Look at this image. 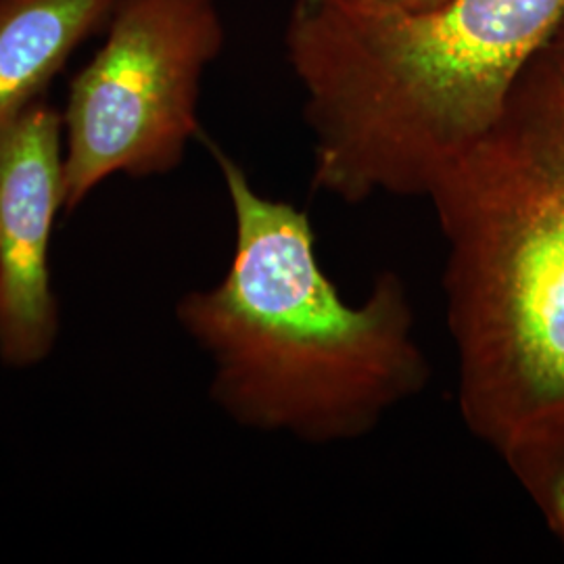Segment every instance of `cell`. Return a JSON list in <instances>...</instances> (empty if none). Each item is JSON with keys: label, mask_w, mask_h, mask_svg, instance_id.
<instances>
[{"label": "cell", "mask_w": 564, "mask_h": 564, "mask_svg": "<svg viewBox=\"0 0 564 564\" xmlns=\"http://www.w3.org/2000/svg\"><path fill=\"white\" fill-rule=\"evenodd\" d=\"M500 454L564 542V416L524 433Z\"/></svg>", "instance_id": "obj_7"}, {"label": "cell", "mask_w": 564, "mask_h": 564, "mask_svg": "<svg viewBox=\"0 0 564 564\" xmlns=\"http://www.w3.org/2000/svg\"><path fill=\"white\" fill-rule=\"evenodd\" d=\"M209 149L235 212V253L218 286L182 300L178 318L214 358V398L239 423L307 444L372 433L431 377L405 284L383 272L362 303L345 302L307 214L263 197Z\"/></svg>", "instance_id": "obj_2"}, {"label": "cell", "mask_w": 564, "mask_h": 564, "mask_svg": "<svg viewBox=\"0 0 564 564\" xmlns=\"http://www.w3.org/2000/svg\"><path fill=\"white\" fill-rule=\"evenodd\" d=\"M116 0H0V130L42 99Z\"/></svg>", "instance_id": "obj_6"}, {"label": "cell", "mask_w": 564, "mask_h": 564, "mask_svg": "<svg viewBox=\"0 0 564 564\" xmlns=\"http://www.w3.org/2000/svg\"><path fill=\"white\" fill-rule=\"evenodd\" d=\"M464 424L498 452L564 416V82L544 53L426 193Z\"/></svg>", "instance_id": "obj_3"}, {"label": "cell", "mask_w": 564, "mask_h": 564, "mask_svg": "<svg viewBox=\"0 0 564 564\" xmlns=\"http://www.w3.org/2000/svg\"><path fill=\"white\" fill-rule=\"evenodd\" d=\"M63 116L44 99L0 130V356L39 362L57 333L48 245L63 207Z\"/></svg>", "instance_id": "obj_5"}, {"label": "cell", "mask_w": 564, "mask_h": 564, "mask_svg": "<svg viewBox=\"0 0 564 564\" xmlns=\"http://www.w3.org/2000/svg\"><path fill=\"white\" fill-rule=\"evenodd\" d=\"M552 67H554V65H552ZM558 76H561V74H558ZM561 78H563V82H564V76H561Z\"/></svg>", "instance_id": "obj_10"}, {"label": "cell", "mask_w": 564, "mask_h": 564, "mask_svg": "<svg viewBox=\"0 0 564 564\" xmlns=\"http://www.w3.org/2000/svg\"><path fill=\"white\" fill-rule=\"evenodd\" d=\"M312 2H328V4H345V7H364V9H393V11H423L437 7L445 0H312Z\"/></svg>", "instance_id": "obj_8"}, {"label": "cell", "mask_w": 564, "mask_h": 564, "mask_svg": "<svg viewBox=\"0 0 564 564\" xmlns=\"http://www.w3.org/2000/svg\"><path fill=\"white\" fill-rule=\"evenodd\" d=\"M545 59L550 61L554 65V69L564 76V20L561 23V28L556 30V34L552 36L550 44L545 46L544 51Z\"/></svg>", "instance_id": "obj_9"}, {"label": "cell", "mask_w": 564, "mask_h": 564, "mask_svg": "<svg viewBox=\"0 0 564 564\" xmlns=\"http://www.w3.org/2000/svg\"><path fill=\"white\" fill-rule=\"evenodd\" d=\"M564 0H445L423 11L295 0L286 57L305 95L314 186L345 203L426 197L500 120Z\"/></svg>", "instance_id": "obj_1"}, {"label": "cell", "mask_w": 564, "mask_h": 564, "mask_svg": "<svg viewBox=\"0 0 564 564\" xmlns=\"http://www.w3.org/2000/svg\"><path fill=\"white\" fill-rule=\"evenodd\" d=\"M99 53L69 82L63 207L111 174L174 170L199 134L205 67L220 55L216 0H116Z\"/></svg>", "instance_id": "obj_4"}]
</instances>
